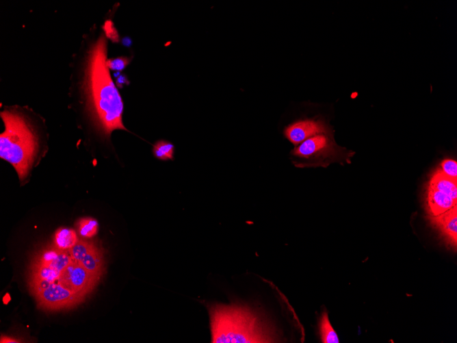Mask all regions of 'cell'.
<instances>
[{"instance_id": "14", "label": "cell", "mask_w": 457, "mask_h": 343, "mask_svg": "<svg viewBox=\"0 0 457 343\" xmlns=\"http://www.w3.org/2000/svg\"><path fill=\"white\" fill-rule=\"evenodd\" d=\"M98 223L92 218H83L78 223V231L83 238H91L98 231Z\"/></svg>"}, {"instance_id": "7", "label": "cell", "mask_w": 457, "mask_h": 343, "mask_svg": "<svg viewBox=\"0 0 457 343\" xmlns=\"http://www.w3.org/2000/svg\"><path fill=\"white\" fill-rule=\"evenodd\" d=\"M99 279L73 258L62 270L59 279L62 286L85 298L93 291Z\"/></svg>"}, {"instance_id": "11", "label": "cell", "mask_w": 457, "mask_h": 343, "mask_svg": "<svg viewBox=\"0 0 457 343\" xmlns=\"http://www.w3.org/2000/svg\"><path fill=\"white\" fill-rule=\"evenodd\" d=\"M54 245L61 250H69L79 241L76 232L69 228L61 227L55 233Z\"/></svg>"}, {"instance_id": "8", "label": "cell", "mask_w": 457, "mask_h": 343, "mask_svg": "<svg viewBox=\"0 0 457 343\" xmlns=\"http://www.w3.org/2000/svg\"><path fill=\"white\" fill-rule=\"evenodd\" d=\"M329 123L321 117L305 118L295 120L283 131L285 137L294 146L318 134L333 131Z\"/></svg>"}, {"instance_id": "1", "label": "cell", "mask_w": 457, "mask_h": 343, "mask_svg": "<svg viewBox=\"0 0 457 343\" xmlns=\"http://www.w3.org/2000/svg\"><path fill=\"white\" fill-rule=\"evenodd\" d=\"M84 47L76 84L97 129L109 139L115 130H128L122 121L123 101L107 66V38L103 31L86 40Z\"/></svg>"}, {"instance_id": "13", "label": "cell", "mask_w": 457, "mask_h": 343, "mask_svg": "<svg viewBox=\"0 0 457 343\" xmlns=\"http://www.w3.org/2000/svg\"><path fill=\"white\" fill-rule=\"evenodd\" d=\"M174 145L170 141L159 140L156 141L152 149L153 155L161 161L174 160Z\"/></svg>"}, {"instance_id": "16", "label": "cell", "mask_w": 457, "mask_h": 343, "mask_svg": "<svg viewBox=\"0 0 457 343\" xmlns=\"http://www.w3.org/2000/svg\"><path fill=\"white\" fill-rule=\"evenodd\" d=\"M440 170L446 176L457 179V162L453 159L443 160L439 166Z\"/></svg>"}, {"instance_id": "4", "label": "cell", "mask_w": 457, "mask_h": 343, "mask_svg": "<svg viewBox=\"0 0 457 343\" xmlns=\"http://www.w3.org/2000/svg\"><path fill=\"white\" fill-rule=\"evenodd\" d=\"M354 153L337 144L333 131L316 134L295 146L290 152V160L298 168H326L335 162L350 163Z\"/></svg>"}, {"instance_id": "10", "label": "cell", "mask_w": 457, "mask_h": 343, "mask_svg": "<svg viewBox=\"0 0 457 343\" xmlns=\"http://www.w3.org/2000/svg\"><path fill=\"white\" fill-rule=\"evenodd\" d=\"M430 226L449 249L457 248V206L437 216H426Z\"/></svg>"}, {"instance_id": "19", "label": "cell", "mask_w": 457, "mask_h": 343, "mask_svg": "<svg viewBox=\"0 0 457 343\" xmlns=\"http://www.w3.org/2000/svg\"><path fill=\"white\" fill-rule=\"evenodd\" d=\"M122 45L125 47H130L131 45V40L129 37L123 38L122 40Z\"/></svg>"}, {"instance_id": "15", "label": "cell", "mask_w": 457, "mask_h": 343, "mask_svg": "<svg viewBox=\"0 0 457 343\" xmlns=\"http://www.w3.org/2000/svg\"><path fill=\"white\" fill-rule=\"evenodd\" d=\"M131 61V58L127 56L112 58L107 59V66L109 71L121 72L130 64Z\"/></svg>"}, {"instance_id": "18", "label": "cell", "mask_w": 457, "mask_h": 343, "mask_svg": "<svg viewBox=\"0 0 457 343\" xmlns=\"http://www.w3.org/2000/svg\"><path fill=\"white\" fill-rule=\"evenodd\" d=\"M127 82L129 83L126 75L124 74H120L116 78V85L120 88H121L123 85L126 84Z\"/></svg>"}, {"instance_id": "3", "label": "cell", "mask_w": 457, "mask_h": 343, "mask_svg": "<svg viewBox=\"0 0 457 343\" xmlns=\"http://www.w3.org/2000/svg\"><path fill=\"white\" fill-rule=\"evenodd\" d=\"M1 117L4 131L0 135V157L12 165L22 180L38 153V134L26 116L15 109L1 111Z\"/></svg>"}, {"instance_id": "17", "label": "cell", "mask_w": 457, "mask_h": 343, "mask_svg": "<svg viewBox=\"0 0 457 343\" xmlns=\"http://www.w3.org/2000/svg\"><path fill=\"white\" fill-rule=\"evenodd\" d=\"M103 31L106 37L112 42H118L119 41V35L114 27L113 22L111 20H107L103 26Z\"/></svg>"}, {"instance_id": "6", "label": "cell", "mask_w": 457, "mask_h": 343, "mask_svg": "<svg viewBox=\"0 0 457 343\" xmlns=\"http://www.w3.org/2000/svg\"><path fill=\"white\" fill-rule=\"evenodd\" d=\"M426 216L441 214L457 206V179H452L437 168L427 182L423 198Z\"/></svg>"}, {"instance_id": "5", "label": "cell", "mask_w": 457, "mask_h": 343, "mask_svg": "<svg viewBox=\"0 0 457 343\" xmlns=\"http://www.w3.org/2000/svg\"><path fill=\"white\" fill-rule=\"evenodd\" d=\"M72 259L68 250H61L55 245L40 251L29 267L28 286L31 294L34 296L50 284H60V273Z\"/></svg>"}, {"instance_id": "2", "label": "cell", "mask_w": 457, "mask_h": 343, "mask_svg": "<svg viewBox=\"0 0 457 343\" xmlns=\"http://www.w3.org/2000/svg\"><path fill=\"white\" fill-rule=\"evenodd\" d=\"M211 342H280L278 330L261 309L233 303L208 307Z\"/></svg>"}, {"instance_id": "9", "label": "cell", "mask_w": 457, "mask_h": 343, "mask_svg": "<svg viewBox=\"0 0 457 343\" xmlns=\"http://www.w3.org/2000/svg\"><path fill=\"white\" fill-rule=\"evenodd\" d=\"M72 257L86 270L101 278L105 271L103 249L94 242L79 240L69 250Z\"/></svg>"}, {"instance_id": "12", "label": "cell", "mask_w": 457, "mask_h": 343, "mask_svg": "<svg viewBox=\"0 0 457 343\" xmlns=\"http://www.w3.org/2000/svg\"><path fill=\"white\" fill-rule=\"evenodd\" d=\"M318 329L321 342L323 343H339L338 335L329 320L328 312L324 310L319 318Z\"/></svg>"}]
</instances>
